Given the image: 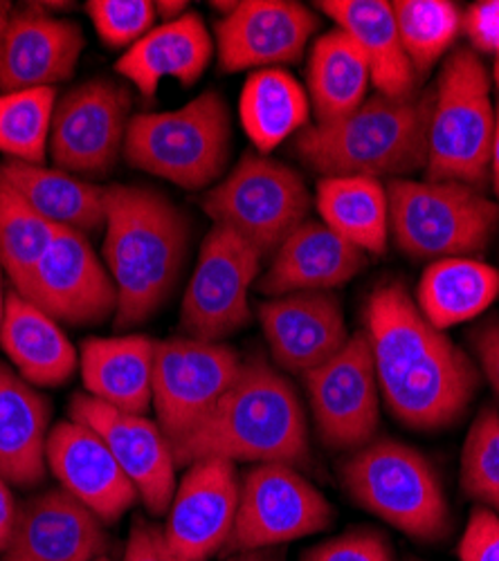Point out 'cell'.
I'll use <instances>...</instances> for the list:
<instances>
[{
  "label": "cell",
  "mask_w": 499,
  "mask_h": 561,
  "mask_svg": "<svg viewBox=\"0 0 499 561\" xmlns=\"http://www.w3.org/2000/svg\"><path fill=\"white\" fill-rule=\"evenodd\" d=\"M462 32L477 55L499 53V0H481L462 14Z\"/></svg>",
  "instance_id": "60d3db41"
},
{
  "label": "cell",
  "mask_w": 499,
  "mask_h": 561,
  "mask_svg": "<svg viewBox=\"0 0 499 561\" xmlns=\"http://www.w3.org/2000/svg\"><path fill=\"white\" fill-rule=\"evenodd\" d=\"M55 88L0 92V153L8 160L43 164L50 149Z\"/></svg>",
  "instance_id": "e575fe53"
},
{
  "label": "cell",
  "mask_w": 499,
  "mask_h": 561,
  "mask_svg": "<svg viewBox=\"0 0 499 561\" xmlns=\"http://www.w3.org/2000/svg\"><path fill=\"white\" fill-rule=\"evenodd\" d=\"M259 321L275 364L293 376L331 359L347 342L342 304L331 293H293L259 304Z\"/></svg>",
  "instance_id": "d6986e66"
},
{
  "label": "cell",
  "mask_w": 499,
  "mask_h": 561,
  "mask_svg": "<svg viewBox=\"0 0 499 561\" xmlns=\"http://www.w3.org/2000/svg\"><path fill=\"white\" fill-rule=\"evenodd\" d=\"M302 380L317 436L327 447L355 451L376 440L381 387L365 331L353 333L331 359L306 373Z\"/></svg>",
  "instance_id": "4fadbf2b"
},
{
  "label": "cell",
  "mask_w": 499,
  "mask_h": 561,
  "mask_svg": "<svg viewBox=\"0 0 499 561\" xmlns=\"http://www.w3.org/2000/svg\"><path fill=\"white\" fill-rule=\"evenodd\" d=\"M98 561H111V559H104V557H100V559H98Z\"/></svg>",
  "instance_id": "816d5d0a"
},
{
  "label": "cell",
  "mask_w": 499,
  "mask_h": 561,
  "mask_svg": "<svg viewBox=\"0 0 499 561\" xmlns=\"http://www.w3.org/2000/svg\"><path fill=\"white\" fill-rule=\"evenodd\" d=\"M70 420L90 427L106 443L151 514H167L178 488L175 458L158 423L120 411L88 393L72 398Z\"/></svg>",
  "instance_id": "ac0fdd59"
},
{
  "label": "cell",
  "mask_w": 499,
  "mask_h": 561,
  "mask_svg": "<svg viewBox=\"0 0 499 561\" xmlns=\"http://www.w3.org/2000/svg\"><path fill=\"white\" fill-rule=\"evenodd\" d=\"M389 239L412 261L473 259L499 229V203L455 180H389Z\"/></svg>",
  "instance_id": "5b68a950"
},
{
  "label": "cell",
  "mask_w": 499,
  "mask_h": 561,
  "mask_svg": "<svg viewBox=\"0 0 499 561\" xmlns=\"http://www.w3.org/2000/svg\"><path fill=\"white\" fill-rule=\"evenodd\" d=\"M0 346L32 387H61L79 366V355L61 325L16 295H8Z\"/></svg>",
  "instance_id": "f1b7e54d"
},
{
  "label": "cell",
  "mask_w": 499,
  "mask_h": 561,
  "mask_svg": "<svg viewBox=\"0 0 499 561\" xmlns=\"http://www.w3.org/2000/svg\"><path fill=\"white\" fill-rule=\"evenodd\" d=\"M173 458L188 467L209 458L306 465L308 425L295 387L263 359L243 362L230 391L194 432L173 445Z\"/></svg>",
  "instance_id": "3957f363"
},
{
  "label": "cell",
  "mask_w": 499,
  "mask_h": 561,
  "mask_svg": "<svg viewBox=\"0 0 499 561\" xmlns=\"http://www.w3.org/2000/svg\"><path fill=\"white\" fill-rule=\"evenodd\" d=\"M392 12L402 50L421 79L455 45L462 12L447 0H396Z\"/></svg>",
  "instance_id": "836d02e7"
},
{
  "label": "cell",
  "mask_w": 499,
  "mask_h": 561,
  "mask_svg": "<svg viewBox=\"0 0 499 561\" xmlns=\"http://www.w3.org/2000/svg\"><path fill=\"white\" fill-rule=\"evenodd\" d=\"M239 353L223 342L171 337L158 342L154 409L171 447L194 432L241 373Z\"/></svg>",
  "instance_id": "7c38bea8"
},
{
  "label": "cell",
  "mask_w": 499,
  "mask_h": 561,
  "mask_svg": "<svg viewBox=\"0 0 499 561\" xmlns=\"http://www.w3.org/2000/svg\"><path fill=\"white\" fill-rule=\"evenodd\" d=\"M317 14L295 0H243L214 25V50L223 72L297 64L315 32Z\"/></svg>",
  "instance_id": "2e32d148"
},
{
  "label": "cell",
  "mask_w": 499,
  "mask_h": 561,
  "mask_svg": "<svg viewBox=\"0 0 499 561\" xmlns=\"http://www.w3.org/2000/svg\"><path fill=\"white\" fill-rule=\"evenodd\" d=\"M432 88L415 100L367 98L333 124H313L295 135V156L322 178L400 180L428 167Z\"/></svg>",
  "instance_id": "277c9868"
},
{
  "label": "cell",
  "mask_w": 499,
  "mask_h": 561,
  "mask_svg": "<svg viewBox=\"0 0 499 561\" xmlns=\"http://www.w3.org/2000/svg\"><path fill=\"white\" fill-rule=\"evenodd\" d=\"M158 342L147 335L88 337L79 368L86 393L120 411L145 415L154 407Z\"/></svg>",
  "instance_id": "d4e9b609"
},
{
  "label": "cell",
  "mask_w": 499,
  "mask_h": 561,
  "mask_svg": "<svg viewBox=\"0 0 499 561\" xmlns=\"http://www.w3.org/2000/svg\"><path fill=\"white\" fill-rule=\"evenodd\" d=\"M333 505L297 467L261 462L241 477L239 507L228 552H257L304 539L333 524Z\"/></svg>",
  "instance_id": "30bf717a"
},
{
  "label": "cell",
  "mask_w": 499,
  "mask_h": 561,
  "mask_svg": "<svg viewBox=\"0 0 499 561\" xmlns=\"http://www.w3.org/2000/svg\"><path fill=\"white\" fill-rule=\"evenodd\" d=\"M261 254L228 227L212 225L180 306L185 337L223 342L250 323V288Z\"/></svg>",
  "instance_id": "8fae6325"
},
{
  "label": "cell",
  "mask_w": 499,
  "mask_h": 561,
  "mask_svg": "<svg viewBox=\"0 0 499 561\" xmlns=\"http://www.w3.org/2000/svg\"><path fill=\"white\" fill-rule=\"evenodd\" d=\"M12 14H14V5L8 3V0H0V36L5 34Z\"/></svg>",
  "instance_id": "7dc6e473"
},
{
  "label": "cell",
  "mask_w": 499,
  "mask_h": 561,
  "mask_svg": "<svg viewBox=\"0 0 499 561\" xmlns=\"http://www.w3.org/2000/svg\"><path fill=\"white\" fill-rule=\"evenodd\" d=\"M50 407L36 387L0 364V474L12 485L34 488L45 479Z\"/></svg>",
  "instance_id": "4316f807"
},
{
  "label": "cell",
  "mask_w": 499,
  "mask_h": 561,
  "mask_svg": "<svg viewBox=\"0 0 499 561\" xmlns=\"http://www.w3.org/2000/svg\"><path fill=\"white\" fill-rule=\"evenodd\" d=\"M214 225L228 227L263 259L275 254L291 233L308 220L313 196L304 178L288 164L243 153L201 201Z\"/></svg>",
  "instance_id": "9c48e42d"
},
{
  "label": "cell",
  "mask_w": 499,
  "mask_h": 561,
  "mask_svg": "<svg viewBox=\"0 0 499 561\" xmlns=\"http://www.w3.org/2000/svg\"><path fill=\"white\" fill-rule=\"evenodd\" d=\"M492 135L490 72L475 50L457 48L432 88L426 180H455L484 190L490 180Z\"/></svg>",
  "instance_id": "ba28073f"
},
{
  "label": "cell",
  "mask_w": 499,
  "mask_h": 561,
  "mask_svg": "<svg viewBox=\"0 0 499 561\" xmlns=\"http://www.w3.org/2000/svg\"><path fill=\"white\" fill-rule=\"evenodd\" d=\"M370 64L340 27L317 36L306 66V92L315 124H333L367 102Z\"/></svg>",
  "instance_id": "f546056e"
},
{
  "label": "cell",
  "mask_w": 499,
  "mask_h": 561,
  "mask_svg": "<svg viewBox=\"0 0 499 561\" xmlns=\"http://www.w3.org/2000/svg\"><path fill=\"white\" fill-rule=\"evenodd\" d=\"M470 346L486 382L499 400V317H490L477 325L470 335Z\"/></svg>",
  "instance_id": "7bdbcfd3"
},
{
  "label": "cell",
  "mask_w": 499,
  "mask_h": 561,
  "mask_svg": "<svg viewBox=\"0 0 499 561\" xmlns=\"http://www.w3.org/2000/svg\"><path fill=\"white\" fill-rule=\"evenodd\" d=\"M106 546L104 522L66 490L27 501L3 561H98Z\"/></svg>",
  "instance_id": "7402d4cb"
},
{
  "label": "cell",
  "mask_w": 499,
  "mask_h": 561,
  "mask_svg": "<svg viewBox=\"0 0 499 561\" xmlns=\"http://www.w3.org/2000/svg\"><path fill=\"white\" fill-rule=\"evenodd\" d=\"M230 153V111L216 90L175 111L133 115L124 139V160L133 169L190 192L218 182Z\"/></svg>",
  "instance_id": "8992f818"
},
{
  "label": "cell",
  "mask_w": 499,
  "mask_h": 561,
  "mask_svg": "<svg viewBox=\"0 0 499 561\" xmlns=\"http://www.w3.org/2000/svg\"><path fill=\"white\" fill-rule=\"evenodd\" d=\"M45 462L61 490L95 512L104 524H115L140 499L106 443L75 420L50 430Z\"/></svg>",
  "instance_id": "44dd1931"
},
{
  "label": "cell",
  "mask_w": 499,
  "mask_h": 561,
  "mask_svg": "<svg viewBox=\"0 0 499 561\" xmlns=\"http://www.w3.org/2000/svg\"><path fill=\"white\" fill-rule=\"evenodd\" d=\"M124 561H178V559L169 550L162 528L145 519H135L126 541Z\"/></svg>",
  "instance_id": "b9f144b4"
},
{
  "label": "cell",
  "mask_w": 499,
  "mask_h": 561,
  "mask_svg": "<svg viewBox=\"0 0 499 561\" xmlns=\"http://www.w3.org/2000/svg\"><path fill=\"white\" fill-rule=\"evenodd\" d=\"M57 227L43 220L14 190L0 180V270L19 288L48 250Z\"/></svg>",
  "instance_id": "d590c367"
},
{
  "label": "cell",
  "mask_w": 499,
  "mask_h": 561,
  "mask_svg": "<svg viewBox=\"0 0 499 561\" xmlns=\"http://www.w3.org/2000/svg\"><path fill=\"white\" fill-rule=\"evenodd\" d=\"M367 267V254L347 243L322 220L302 222L272 254L257 288L268 297L331 293Z\"/></svg>",
  "instance_id": "603a6c76"
},
{
  "label": "cell",
  "mask_w": 499,
  "mask_h": 561,
  "mask_svg": "<svg viewBox=\"0 0 499 561\" xmlns=\"http://www.w3.org/2000/svg\"><path fill=\"white\" fill-rule=\"evenodd\" d=\"M131 122L128 90L113 79H90L57 102L50 130V158L70 175L102 178L124 153Z\"/></svg>",
  "instance_id": "5bb4252c"
},
{
  "label": "cell",
  "mask_w": 499,
  "mask_h": 561,
  "mask_svg": "<svg viewBox=\"0 0 499 561\" xmlns=\"http://www.w3.org/2000/svg\"><path fill=\"white\" fill-rule=\"evenodd\" d=\"M336 27L344 30L365 55L372 83L378 95L389 100H415L421 95L419 75L407 59L392 3L385 0H325L317 3Z\"/></svg>",
  "instance_id": "484cf974"
},
{
  "label": "cell",
  "mask_w": 499,
  "mask_h": 561,
  "mask_svg": "<svg viewBox=\"0 0 499 561\" xmlns=\"http://www.w3.org/2000/svg\"><path fill=\"white\" fill-rule=\"evenodd\" d=\"M313 108L306 88L284 68L252 72L239 98V119L254 151L268 156L308 128Z\"/></svg>",
  "instance_id": "4dcf8cb0"
},
{
  "label": "cell",
  "mask_w": 499,
  "mask_h": 561,
  "mask_svg": "<svg viewBox=\"0 0 499 561\" xmlns=\"http://www.w3.org/2000/svg\"><path fill=\"white\" fill-rule=\"evenodd\" d=\"M83 50L79 23L57 19L36 3L14 10L0 36V92L55 88L75 75Z\"/></svg>",
  "instance_id": "ffe728a7"
},
{
  "label": "cell",
  "mask_w": 499,
  "mask_h": 561,
  "mask_svg": "<svg viewBox=\"0 0 499 561\" xmlns=\"http://www.w3.org/2000/svg\"><path fill=\"white\" fill-rule=\"evenodd\" d=\"M237 561H277V559L265 557V554H261V552L257 550V552H246V554H243V557H239Z\"/></svg>",
  "instance_id": "681fc988"
},
{
  "label": "cell",
  "mask_w": 499,
  "mask_h": 561,
  "mask_svg": "<svg viewBox=\"0 0 499 561\" xmlns=\"http://www.w3.org/2000/svg\"><path fill=\"white\" fill-rule=\"evenodd\" d=\"M0 180L50 225L93 237L104 229L106 186H98L59 169L16 160L0 162Z\"/></svg>",
  "instance_id": "83f0119b"
},
{
  "label": "cell",
  "mask_w": 499,
  "mask_h": 561,
  "mask_svg": "<svg viewBox=\"0 0 499 561\" xmlns=\"http://www.w3.org/2000/svg\"><path fill=\"white\" fill-rule=\"evenodd\" d=\"M315 207L322 222L353 248L383 256L389 245L387 186L376 178H320Z\"/></svg>",
  "instance_id": "1f68e13d"
},
{
  "label": "cell",
  "mask_w": 499,
  "mask_h": 561,
  "mask_svg": "<svg viewBox=\"0 0 499 561\" xmlns=\"http://www.w3.org/2000/svg\"><path fill=\"white\" fill-rule=\"evenodd\" d=\"M241 477L235 462L209 458L190 465L178 483L162 528L178 561H207L228 546L239 507Z\"/></svg>",
  "instance_id": "e0dca14e"
},
{
  "label": "cell",
  "mask_w": 499,
  "mask_h": 561,
  "mask_svg": "<svg viewBox=\"0 0 499 561\" xmlns=\"http://www.w3.org/2000/svg\"><path fill=\"white\" fill-rule=\"evenodd\" d=\"M190 252V222L143 184L106 186L104 259L117 290L115 329L149 321L173 295Z\"/></svg>",
  "instance_id": "7a4b0ae2"
},
{
  "label": "cell",
  "mask_w": 499,
  "mask_h": 561,
  "mask_svg": "<svg viewBox=\"0 0 499 561\" xmlns=\"http://www.w3.org/2000/svg\"><path fill=\"white\" fill-rule=\"evenodd\" d=\"M14 293L68 325H95L117 310V290L106 263L90 239L72 229H57L48 250Z\"/></svg>",
  "instance_id": "9a60e30c"
},
{
  "label": "cell",
  "mask_w": 499,
  "mask_h": 561,
  "mask_svg": "<svg viewBox=\"0 0 499 561\" xmlns=\"http://www.w3.org/2000/svg\"><path fill=\"white\" fill-rule=\"evenodd\" d=\"M10 485L12 483L0 474V552L8 550L19 522V512H21Z\"/></svg>",
  "instance_id": "ee69618b"
},
{
  "label": "cell",
  "mask_w": 499,
  "mask_h": 561,
  "mask_svg": "<svg viewBox=\"0 0 499 561\" xmlns=\"http://www.w3.org/2000/svg\"><path fill=\"white\" fill-rule=\"evenodd\" d=\"M299 561H396V554L383 533L355 528L310 548Z\"/></svg>",
  "instance_id": "f35d334b"
},
{
  "label": "cell",
  "mask_w": 499,
  "mask_h": 561,
  "mask_svg": "<svg viewBox=\"0 0 499 561\" xmlns=\"http://www.w3.org/2000/svg\"><path fill=\"white\" fill-rule=\"evenodd\" d=\"M214 57V38L199 12L156 25L115 61V72L145 98H156L165 79L192 88Z\"/></svg>",
  "instance_id": "cb8c5ba5"
},
{
  "label": "cell",
  "mask_w": 499,
  "mask_h": 561,
  "mask_svg": "<svg viewBox=\"0 0 499 561\" xmlns=\"http://www.w3.org/2000/svg\"><path fill=\"white\" fill-rule=\"evenodd\" d=\"M499 297V270L477 259L428 263L417 288L421 314L439 331L484 314Z\"/></svg>",
  "instance_id": "d6a6232c"
},
{
  "label": "cell",
  "mask_w": 499,
  "mask_h": 561,
  "mask_svg": "<svg viewBox=\"0 0 499 561\" xmlns=\"http://www.w3.org/2000/svg\"><path fill=\"white\" fill-rule=\"evenodd\" d=\"M490 182L492 192L499 203V102L495 106V135H492V147H490Z\"/></svg>",
  "instance_id": "f6af8a7d"
},
{
  "label": "cell",
  "mask_w": 499,
  "mask_h": 561,
  "mask_svg": "<svg viewBox=\"0 0 499 561\" xmlns=\"http://www.w3.org/2000/svg\"><path fill=\"white\" fill-rule=\"evenodd\" d=\"M381 400L407 430L441 432L466 415L479 389L475 362L421 314L400 280L378 286L365 306Z\"/></svg>",
  "instance_id": "6da1fadb"
},
{
  "label": "cell",
  "mask_w": 499,
  "mask_h": 561,
  "mask_svg": "<svg viewBox=\"0 0 499 561\" xmlns=\"http://www.w3.org/2000/svg\"><path fill=\"white\" fill-rule=\"evenodd\" d=\"M188 8H190L188 0H158L156 14L162 19V23H169V21L185 16L190 12Z\"/></svg>",
  "instance_id": "bcb514c9"
},
{
  "label": "cell",
  "mask_w": 499,
  "mask_h": 561,
  "mask_svg": "<svg viewBox=\"0 0 499 561\" xmlns=\"http://www.w3.org/2000/svg\"><path fill=\"white\" fill-rule=\"evenodd\" d=\"M347 494L405 537L439 543L452 512L432 462L415 447L381 438L351 451L342 465Z\"/></svg>",
  "instance_id": "52a82bcc"
},
{
  "label": "cell",
  "mask_w": 499,
  "mask_h": 561,
  "mask_svg": "<svg viewBox=\"0 0 499 561\" xmlns=\"http://www.w3.org/2000/svg\"><path fill=\"white\" fill-rule=\"evenodd\" d=\"M100 41L113 50H128L156 27L151 0H88L83 5Z\"/></svg>",
  "instance_id": "74e56055"
},
{
  "label": "cell",
  "mask_w": 499,
  "mask_h": 561,
  "mask_svg": "<svg viewBox=\"0 0 499 561\" xmlns=\"http://www.w3.org/2000/svg\"><path fill=\"white\" fill-rule=\"evenodd\" d=\"M492 79H495V85L499 90V53L495 55V66H492Z\"/></svg>",
  "instance_id": "f907efd6"
},
{
  "label": "cell",
  "mask_w": 499,
  "mask_h": 561,
  "mask_svg": "<svg viewBox=\"0 0 499 561\" xmlns=\"http://www.w3.org/2000/svg\"><path fill=\"white\" fill-rule=\"evenodd\" d=\"M462 490L499 514V411L484 407L473 420L462 451Z\"/></svg>",
  "instance_id": "8d00e7d4"
},
{
  "label": "cell",
  "mask_w": 499,
  "mask_h": 561,
  "mask_svg": "<svg viewBox=\"0 0 499 561\" xmlns=\"http://www.w3.org/2000/svg\"><path fill=\"white\" fill-rule=\"evenodd\" d=\"M460 561H499V514L477 505L460 539Z\"/></svg>",
  "instance_id": "ab89813d"
},
{
  "label": "cell",
  "mask_w": 499,
  "mask_h": 561,
  "mask_svg": "<svg viewBox=\"0 0 499 561\" xmlns=\"http://www.w3.org/2000/svg\"><path fill=\"white\" fill-rule=\"evenodd\" d=\"M5 304H8V295L3 290V270H0V331H3V321H5Z\"/></svg>",
  "instance_id": "c3c4849f"
}]
</instances>
